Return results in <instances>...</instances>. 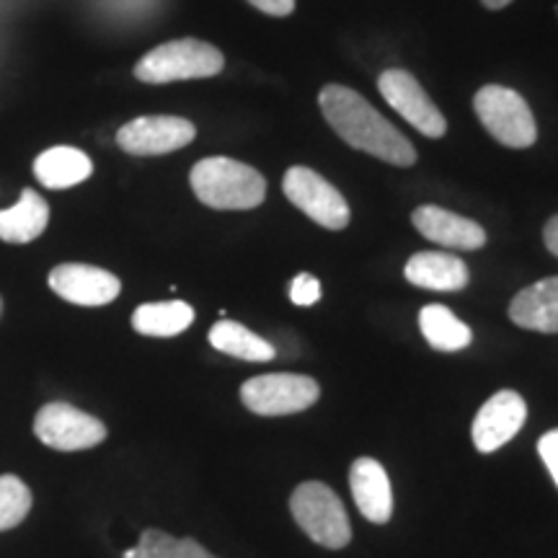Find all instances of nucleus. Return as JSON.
Returning <instances> with one entry per match:
<instances>
[{"mask_svg": "<svg viewBox=\"0 0 558 558\" xmlns=\"http://www.w3.org/2000/svg\"><path fill=\"white\" fill-rule=\"evenodd\" d=\"M318 104L331 130L354 150L369 153V156L386 160L390 166H401V169L416 163V150L409 137H403L386 117L378 114V109L357 90L329 83L320 88Z\"/></svg>", "mask_w": 558, "mask_h": 558, "instance_id": "nucleus-1", "label": "nucleus"}, {"mask_svg": "<svg viewBox=\"0 0 558 558\" xmlns=\"http://www.w3.org/2000/svg\"><path fill=\"white\" fill-rule=\"evenodd\" d=\"M192 190L213 209H254L267 197V181L248 163L233 158H202L190 173Z\"/></svg>", "mask_w": 558, "mask_h": 558, "instance_id": "nucleus-2", "label": "nucleus"}, {"mask_svg": "<svg viewBox=\"0 0 558 558\" xmlns=\"http://www.w3.org/2000/svg\"><path fill=\"white\" fill-rule=\"evenodd\" d=\"M226 58L218 47L202 39H173L156 47L135 65V78L143 83H173L213 78L222 73Z\"/></svg>", "mask_w": 558, "mask_h": 558, "instance_id": "nucleus-3", "label": "nucleus"}, {"mask_svg": "<svg viewBox=\"0 0 558 558\" xmlns=\"http://www.w3.org/2000/svg\"><path fill=\"white\" fill-rule=\"evenodd\" d=\"M292 518L305 535L318 546L339 550L352 541L347 509L341 499L320 481H305L290 497Z\"/></svg>", "mask_w": 558, "mask_h": 558, "instance_id": "nucleus-4", "label": "nucleus"}, {"mask_svg": "<svg viewBox=\"0 0 558 558\" xmlns=\"http://www.w3.org/2000/svg\"><path fill=\"white\" fill-rule=\"evenodd\" d=\"M473 109L488 135L507 148L522 150L538 140V124H535L533 111L518 90L488 83L473 99Z\"/></svg>", "mask_w": 558, "mask_h": 558, "instance_id": "nucleus-5", "label": "nucleus"}, {"mask_svg": "<svg viewBox=\"0 0 558 558\" xmlns=\"http://www.w3.org/2000/svg\"><path fill=\"white\" fill-rule=\"evenodd\" d=\"M320 388L308 375L271 373L243 383V407L259 416H288L311 409L318 401Z\"/></svg>", "mask_w": 558, "mask_h": 558, "instance_id": "nucleus-6", "label": "nucleus"}, {"mask_svg": "<svg viewBox=\"0 0 558 558\" xmlns=\"http://www.w3.org/2000/svg\"><path fill=\"white\" fill-rule=\"evenodd\" d=\"M34 435L52 450L78 452L101 445L107 439V424L65 401H52L34 418Z\"/></svg>", "mask_w": 558, "mask_h": 558, "instance_id": "nucleus-7", "label": "nucleus"}, {"mask_svg": "<svg viewBox=\"0 0 558 558\" xmlns=\"http://www.w3.org/2000/svg\"><path fill=\"white\" fill-rule=\"evenodd\" d=\"M284 197L305 213L313 222L329 230H344L349 226V205L337 186L329 184L320 173L308 166H292L282 179Z\"/></svg>", "mask_w": 558, "mask_h": 558, "instance_id": "nucleus-8", "label": "nucleus"}, {"mask_svg": "<svg viewBox=\"0 0 558 558\" xmlns=\"http://www.w3.org/2000/svg\"><path fill=\"white\" fill-rule=\"evenodd\" d=\"M378 90L383 94V99L399 111L411 128L422 132L424 137L437 140L448 132V122H445L442 111L437 109V104L429 99L427 90L422 88V83L409 70L390 68L386 73H380Z\"/></svg>", "mask_w": 558, "mask_h": 558, "instance_id": "nucleus-9", "label": "nucleus"}, {"mask_svg": "<svg viewBox=\"0 0 558 558\" xmlns=\"http://www.w3.org/2000/svg\"><path fill=\"white\" fill-rule=\"evenodd\" d=\"M197 130L184 117H137L117 132V145L130 156H163L186 148Z\"/></svg>", "mask_w": 558, "mask_h": 558, "instance_id": "nucleus-10", "label": "nucleus"}, {"mask_svg": "<svg viewBox=\"0 0 558 558\" xmlns=\"http://www.w3.org/2000/svg\"><path fill=\"white\" fill-rule=\"evenodd\" d=\"M527 418V403L514 390H499L478 409L473 418V445L481 452H494L507 445L522 429Z\"/></svg>", "mask_w": 558, "mask_h": 558, "instance_id": "nucleus-11", "label": "nucleus"}, {"mask_svg": "<svg viewBox=\"0 0 558 558\" xmlns=\"http://www.w3.org/2000/svg\"><path fill=\"white\" fill-rule=\"evenodd\" d=\"M47 282L62 300L83 305V308L107 305L122 290L120 277H114L107 269L88 267V264H60L50 271Z\"/></svg>", "mask_w": 558, "mask_h": 558, "instance_id": "nucleus-12", "label": "nucleus"}, {"mask_svg": "<svg viewBox=\"0 0 558 558\" xmlns=\"http://www.w3.org/2000/svg\"><path fill=\"white\" fill-rule=\"evenodd\" d=\"M411 222L424 239L439 246L476 251L486 243V230L476 220L463 218V215L450 213V209L437 205H422L414 209Z\"/></svg>", "mask_w": 558, "mask_h": 558, "instance_id": "nucleus-13", "label": "nucleus"}, {"mask_svg": "<svg viewBox=\"0 0 558 558\" xmlns=\"http://www.w3.org/2000/svg\"><path fill=\"white\" fill-rule=\"evenodd\" d=\"M354 505L375 525H386L393 514V488L383 465L375 458H360L349 471Z\"/></svg>", "mask_w": 558, "mask_h": 558, "instance_id": "nucleus-14", "label": "nucleus"}, {"mask_svg": "<svg viewBox=\"0 0 558 558\" xmlns=\"http://www.w3.org/2000/svg\"><path fill=\"white\" fill-rule=\"evenodd\" d=\"M509 318L520 329L558 333V277H546L520 290L509 303Z\"/></svg>", "mask_w": 558, "mask_h": 558, "instance_id": "nucleus-15", "label": "nucleus"}, {"mask_svg": "<svg viewBox=\"0 0 558 558\" xmlns=\"http://www.w3.org/2000/svg\"><path fill=\"white\" fill-rule=\"evenodd\" d=\"M403 275L416 288L435 292L463 290L471 279L465 262L452 254H442V251H422V254H414L407 262Z\"/></svg>", "mask_w": 558, "mask_h": 558, "instance_id": "nucleus-16", "label": "nucleus"}, {"mask_svg": "<svg viewBox=\"0 0 558 558\" xmlns=\"http://www.w3.org/2000/svg\"><path fill=\"white\" fill-rule=\"evenodd\" d=\"M50 220V207L34 190L21 192L19 202L9 209H0V241L32 243L45 233Z\"/></svg>", "mask_w": 558, "mask_h": 558, "instance_id": "nucleus-17", "label": "nucleus"}, {"mask_svg": "<svg viewBox=\"0 0 558 558\" xmlns=\"http://www.w3.org/2000/svg\"><path fill=\"white\" fill-rule=\"evenodd\" d=\"M90 171H94V163H90L86 153L68 148V145L45 150L34 163V173L47 190H70V186L86 181Z\"/></svg>", "mask_w": 558, "mask_h": 558, "instance_id": "nucleus-18", "label": "nucleus"}, {"mask_svg": "<svg viewBox=\"0 0 558 558\" xmlns=\"http://www.w3.org/2000/svg\"><path fill=\"white\" fill-rule=\"evenodd\" d=\"M194 320L192 305L181 300H169V303H145L132 313V326L143 337H179L186 331Z\"/></svg>", "mask_w": 558, "mask_h": 558, "instance_id": "nucleus-19", "label": "nucleus"}, {"mask_svg": "<svg viewBox=\"0 0 558 558\" xmlns=\"http://www.w3.org/2000/svg\"><path fill=\"white\" fill-rule=\"evenodd\" d=\"M418 329L437 352H460L473 341V331L445 305H424L418 313Z\"/></svg>", "mask_w": 558, "mask_h": 558, "instance_id": "nucleus-20", "label": "nucleus"}, {"mask_svg": "<svg viewBox=\"0 0 558 558\" xmlns=\"http://www.w3.org/2000/svg\"><path fill=\"white\" fill-rule=\"evenodd\" d=\"M209 344L222 354L246 362H269L277 354L267 339L256 337L254 331H248L243 324H235V320H218L209 329Z\"/></svg>", "mask_w": 558, "mask_h": 558, "instance_id": "nucleus-21", "label": "nucleus"}, {"mask_svg": "<svg viewBox=\"0 0 558 558\" xmlns=\"http://www.w3.org/2000/svg\"><path fill=\"white\" fill-rule=\"evenodd\" d=\"M122 558H215L194 538H173L163 530H145L137 546L124 550Z\"/></svg>", "mask_w": 558, "mask_h": 558, "instance_id": "nucleus-22", "label": "nucleus"}, {"mask_svg": "<svg viewBox=\"0 0 558 558\" xmlns=\"http://www.w3.org/2000/svg\"><path fill=\"white\" fill-rule=\"evenodd\" d=\"M32 492L19 476H0V530H11L26 520L32 509Z\"/></svg>", "mask_w": 558, "mask_h": 558, "instance_id": "nucleus-23", "label": "nucleus"}, {"mask_svg": "<svg viewBox=\"0 0 558 558\" xmlns=\"http://www.w3.org/2000/svg\"><path fill=\"white\" fill-rule=\"evenodd\" d=\"M290 300L300 308H308V305H316L320 300V282L308 271L298 275L290 284Z\"/></svg>", "mask_w": 558, "mask_h": 558, "instance_id": "nucleus-24", "label": "nucleus"}, {"mask_svg": "<svg viewBox=\"0 0 558 558\" xmlns=\"http://www.w3.org/2000/svg\"><path fill=\"white\" fill-rule=\"evenodd\" d=\"M538 452L558 486V429H550L538 439Z\"/></svg>", "mask_w": 558, "mask_h": 558, "instance_id": "nucleus-25", "label": "nucleus"}, {"mask_svg": "<svg viewBox=\"0 0 558 558\" xmlns=\"http://www.w3.org/2000/svg\"><path fill=\"white\" fill-rule=\"evenodd\" d=\"M246 3L254 5V9H259L262 13H267V16H277V19L290 16V13L295 11V0H246Z\"/></svg>", "mask_w": 558, "mask_h": 558, "instance_id": "nucleus-26", "label": "nucleus"}, {"mask_svg": "<svg viewBox=\"0 0 558 558\" xmlns=\"http://www.w3.org/2000/svg\"><path fill=\"white\" fill-rule=\"evenodd\" d=\"M543 241H546V248L550 254L558 256V215H554L543 228Z\"/></svg>", "mask_w": 558, "mask_h": 558, "instance_id": "nucleus-27", "label": "nucleus"}, {"mask_svg": "<svg viewBox=\"0 0 558 558\" xmlns=\"http://www.w3.org/2000/svg\"><path fill=\"white\" fill-rule=\"evenodd\" d=\"M481 3H484L488 11H501V9H507L512 0H481Z\"/></svg>", "mask_w": 558, "mask_h": 558, "instance_id": "nucleus-28", "label": "nucleus"}, {"mask_svg": "<svg viewBox=\"0 0 558 558\" xmlns=\"http://www.w3.org/2000/svg\"><path fill=\"white\" fill-rule=\"evenodd\" d=\"M0 311H3V303H0Z\"/></svg>", "mask_w": 558, "mask_h": 558, "instance_id": "nucleus-29", "label": "nucleus"}]
</instances>
